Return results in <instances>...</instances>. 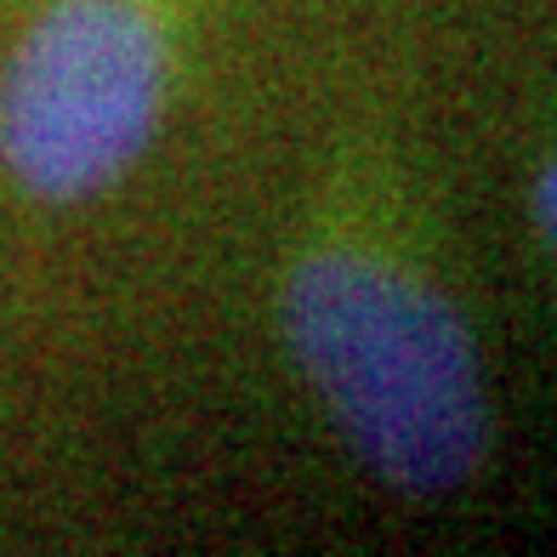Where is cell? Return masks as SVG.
Returning <instances> with one entry per match:
<instances>
[{"instance_id": "1", "label": "cell", "mask_w": 557, "mask_h": 557, "mask_svg": "<svg viewBox=\"0 0 557 557\" xmlns=\"http://www.w3.org/2000/svg\"><path fill=\"white\" fill-rule=\"evenodd\" d=\"M278 347L375 490L444 506L490 472L484 347L444 273L421 165L375 103L319 137L278 239Z\"/></svg>"}, {"instance_id": "2", "label": "cell", "mask_w": 557, "mask_h": 557, "mask_svg": "<svg viewBox=\"0 0 557 557\" xmlns=\"http://www.w3.org/2000/svg\"><path fill=\"white\" fill-rule=\"evenodd\" d=\"M206 0H40L0 58V171L40 211L109 199L160 143Z\"/></svg>"}, {"instance_id": "3", "label": "cell", "mask_w": 557, "mask_h": 557, "mask_svg": "<svg viewBox=\"0 0 557 557\" xmlns=\"http://www.w3.org/2000/svg\"><path fill=\"white\" fill-rule=\"evenodd\" d=\"M523 222H529V239H535L541 262L557 285V148L541 154L535 176H529V194H523Z\"/></svg>"}]
</instances>
